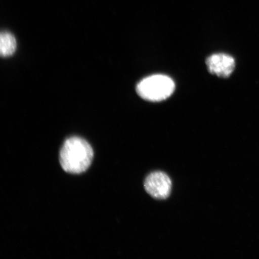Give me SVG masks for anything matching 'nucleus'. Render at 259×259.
Here are the masks:
<instances>
[{
    "instance_id": "obj_1",
    "label": "nucleus",
    "mask_w": 259,
    "mask_h": 259,
    "mask_svg": "<svg viewBox=\"0 0 259 259\" xmlns=\"http://www.w3.org/2000/svg\"><path fill=\"white\" fill-rule=\"evenodd\" d=\"M94 151L85 139L73 137L66 139L61 149L60 161L66 172L79 174L89 169L92 163Z\"/></svg>"
},
{
    "instance_id": "obj_2",
    "label": "nucleus",
    "mask_w": 259,
    "mask_h": 259,
    "mask_svg": "<svg viewBox=\"0 0 259 259\" xmlns=\"http://www.w3.org/2000/svg\"><path fill=\"white\" fill-rule=\"evenodd\" d=\"M176 85L172 79L164 74H154L145 77L137 87L142 99L151 102H160L172 95Z\"/></svg>"
},
{
    "instance_id": "obj_3",
    "label": "nucleus",
    "mask_w": 259,
    "mask_h": 259,
    "mask_svg": "<svg viewBox=\"0 0 259 259\" xmlns=\"http://www.w3.org/2000/svg\"><path fill=\"white\" fill-rule=\"evenodd\" d=\"M144 187L146 192L154 198L165 199L171 192V181L167 174L154 171L146 178Z\"/></svg>"
},
{
    "instance_id": "obj_4",
    "label": "nucleus",
    "mask_w": 259,
    "mask_h": 259,
    "mask_svg": "<svg viewBox=\"0 0 259 259\" xmlns=\"http://www.w3.org/2000/svg\"><path fill=\"white\" fill-rule=\"evenodd\" d=\"M206 64L209 72L219 77H228L234 72V58L225 54H215L207 58Z\"/></svg>"
},
{
    "instance_id": "obj_5",
    "label": "nucleus",
    "mask_w": 259,
    "mask_h": 259,
    "mask_svg": "<svg viewBox=\"0 0 259 259\" xmlns=\"http://www.w3.org/2000/svg\"><path fill=\"white\" fill-rule=\"evenodd\" d=\"M16 50V40L11 32H2L0 35V54L2 57H11L15 53Z\"/></svg>"
}]
</instances>
